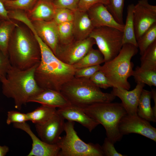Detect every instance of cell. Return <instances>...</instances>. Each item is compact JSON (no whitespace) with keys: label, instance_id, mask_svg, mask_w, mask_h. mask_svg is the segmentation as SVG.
Segmentation results:
<instances>
[{"label":"cell","instance_id":"obj_1","mask_svg":"<svg viewBox=\"0 0 156 156\" xmlns=\"http://www.w3.org/2000/svg\"><path fill=\"white\" fill-rule=\"evenodd\" d=\"M38 43L41 53L40 62L35 72V78L42 89L58 92L62 86L74 77L76 69L58 58L37 34L34 27L30 28Z\"/></svg>","mask_w":156,"mask_h":156},{"label":"cell","instance_id":"obj_2","mask_svg":"<svg viewBox=\"0 0 156 156\" xmlns=\"http://www.w3.org/2000/svg\"><path fill=\"white\" fill-rule=\"evenodd\" d=\"M37 65L24 70L11 66L6 76L0 78L3 94L13 99L14 107L18 110L43 90L38 86L35 78Z\"/></svg>","mask_w":156,"mask_h":156},{"label":"cell","instance_id":"obj_3","mask_svg":"<svg viewBox=\"0 0 156 156\" xmlns=\"http://www.w3.org/2000/svg\"><path fill=\"white\" fill-rule=\"evenodd\" d=\"M11 36L8 49L11 65L21 70L30 68L39 63L41 53L39 44L18 25Z\"/></svg>","mask_w":156,"mask_h":156},{"label":"cell","instance_id":"obj_4","mask_svg":"<svg viewBox=\"0 0 156 156\" xmlns=\"http://www.w3.org/2000/svg\"><path fill=\"white\" fill-rule=\"evenodd\" d=\"M60 92L71 104L79 107L112 102L116 97L111 93L103 92L90 79L74 77L62 86Z\"/></svg>","mask_w":156,"mask_h":156},{"label":"cell","instance_id":"obj_5","mask_svg":"<svg viewBox=\"0 0 156 156\" xmlns=\"http://www.w3.org/2000/svg\"><path fill=\"white\" fill-rule=\"evenodd\" d=\"M138 51V48L134 45L123 44L115 57L104 62L101 66L99 70L107 77L113 87H120L128 90L130 89L131 85L128 79L132 76L133 72V64L131 60Z\"/></svg>","mask_w":156,"mask_h":156},{"label":"cell","instance_id":"obj_6","mask_svg":"<svg viewBox=\"0 0 156 156\" xmlns=\"http://www.w3.org/2000/svg\"><path fill=\"white\" fill-rule=\"evenodd\" d=\"M80 107L103 126L107 137L114 144L120 141L123 135L119 130V125L122 117L127 114L121 103H100Z\"/></svg>","mask_w":156,"mask_h":156},{"label":"cell","instance_id":"obj_7","mask_svg":"<svg viewBox=\"0 0 156 156\" xmlns=\"http://www.w3.org/2000/svg\"><path fill=\"white\" fill-rule=\"evenodd\" d=\"M74 121L65 122L66 135L60 137L56 144L60 148L58 156H103L101 146L98 144L86 143L77 135Z\"/></svg>","mask_w":156,"mask_h":156},{"label":"cell","instance_id":"obj_8","mask_svg":"<svg viewBox=\"0 0 156 156\" xmlns=\"http://www.w3.org/2000/svg\"><path fill=\"white\" fill-rule=\"evenodd\" d=\"M89 37L94 40L103 56L105 62L115 57L123 45V31L112 27H94Z\"/></svg>","mask_w":156,"mask_h":156},{"label":"cell","instance_id":"obj_9","mask_svg":"<svg viewBox=\"0 0 156 156\" xmlns=\"http://www.w3.org/2000/svg\"><path fill=\"white\" fill-rule=\"evenodd\" d=\"M95 44L94 39L90 37L82 40H74L66 44H59L55 55L64 63L73 65L92 48Z\"/></svg>","mask_w":156,"mask_h":156},{"label":"cell","instance_id":"obj_10","mask_svg":"<svg viewBox=\"0 0 156 156\" xmlns=\"http://www.w3.org/2000/svg\"><path fill=\"white\" fill-rule=\"evenodd\" d=\"M133 19L136 40L146 30L156 23V6L148 0H139L134 5Z\"/></svg>","mask_w":156,"mask_h":156},{"label":"cell","instance_id":"obj_11","mask_svg":"<svg viewBox=\"0 0 156 156\" xmlns=\"http://www.w3.org/2000/svg\"><path fill=\"white\" fill-rule=\"evenodd\" d=\"M119 129L122 135L137 133L156 142V128L151 125L150 122L137 114H127L124 116L120 121Z\"/></svg>","mask_w":156,"mask_h":156},{"label":"cell","instance_id":"obj_12","mask_svg":"<svg viewBox=\"0 0 156 156\" xmlns=\"http://www.w3.org/2000/svg\"><path fill=\"white\" fill-rule=\"evenodd\" d=\"M57 112L44 123L36 124L35 128L41 140L49 144H55L64 131V120Z\"/></svg>","mask_w":156,"mask_h":156},{"label":"cell","instance_id":"obj_13","mask_svg":"<svg viewBox=\"0 0 156 156\" xmlns=\"http://www.w3.org/2000/svg\"><path fill=\"white\" fill-rule=\"evenodd\" d=\"M13 125L14 128L26 132L32 140L31 149L27 156H58L60 148L57 145L47 144L38 138L26 122L14 123Z\"/></svg>","mask_w":156,"mask_h":156},{"label":"cell","instance_id":"obj_14","mask_svg":"<svg viewBox=\"0 0 156 156\" xmlns=\"http://www.w3.org/2000/svg\"><path fill=\"white\" fill-rule=\"evenodd\" d=\"M32 22L39 36L55 55L59 44L57 25L53 20Z\"/></svg>","mask_w":156,"mask_h":156},{"label":"cell","instance_id":"obj_15","mask_svg":"<svg viewBox=\"0 0 156 156\" xmlns=\"http://www.w3.org/2000/svg\"><path fill=\"white\" fill-rule=\"evenodd\" d=\"M87 12L94 27H109L123 31L124 24L117 22L104 4H96L90 8Z\"/></svg>","mask_w":156,"mask_h":156},{"label":"cell","instance_id":"obj_16","mask_svg":"<svg viewBox=\"0 0 156 156\" xmlns=\"http://www.w3.org/2000/svg\"><path fill=\"white\" fill-rule=\"evenodd\" d=\"M145 84L137 83L135 88L129 91L120 87H113L111 92L116 97L121 100L127 113L133 115L137 114V108L139 99Z\"/></svg>","mask_w":156,"mask_h":156},{"label":"cell","instance_id":"obj_17","mask_svg":"<svg viewBox=\"0 0 156 156\" xmlns=\"http://www.w3.org/2000/svg\"><path fill=\"white\" fill-rule=\"evenodd\" d=\"M57 112L64 119L75 121L87 129L91 132L100 124L86 114L79 107L70 104L58 108Z\"/></svg>","mask_w":156,"mask_h":156},{"label":"cell","instance_id":"obj_18","mask_svg":"<svg viewBox=\"0 0 156 156\" xmlns=\"http://www.w3.org/2000/svg\"><path fill=\"white\" fill-rule=\"evenodd\" d=\"M29 102H35L50 107L62 108L71 104L60 92L44 89L31 98Z\"/></svg>","mask_w":156,"mask_h":156},{"label":"cell","instance_id":"obj_19","mask_svg":"<svg viewBox=\"0 0 156 156\" xmlns=\"http://www.w3.org/2000/svg\"><path fill=\"white\" fill-rule=\"evenodd\" d=\"M73 23L75 40H82L89 37L94 28L87 12L78 10L74 11Z\"/></svg>","mask_w":156,"mask_h":156},{"label":"cell","instance_id":"obj_20","mask_svg":"<svg viewBox=\"0 0 156 156\" xmlns=\"http://www.w3.org/2000/svg\"><path fill=\"white\" fill-rule=\"evenodd\" d=\"M56 8L50 0H38L29 11V15L33 21H49L53 20Z\"/></svg>","mask_w":156,"mask_h":156},{"label":"cell","instance_id":"obj_21","mask_svg":"<svg viewBox=\"0 0 156 156\" xmlns=\"http://www.w3.org/2000/svg\"><path fill=\"white\" fill-rule=\"evenodd\" d=\"M151 91L143 89L139 99L137 108V114L149 122H156L151 105Z\"/></svg>","mask_w":156,"mask_h":156},{"label":"cell","instance_id":"obj_22","mask_svg":"<svg viewBox=\"0 0 156 156\" xmlns=\"http://www.w3.org/2000/svg\"><path fill=\"white\" fill-rule=\"evenodd\" d=\"M134 5L131 4L127 8V15L123 31L122 44H132L138 47L133 19V10Z\"/></svg>","mask_w":156,"mask_h":156},{"label":"cell","instance_id":"obj_23","mask_svg":"<svg viewBox=\"0 0 156 156\" xmlns=\"http://www.w3.org/2000/svg\"><path fill=\"white\" fill-rule=\"evenodd\" d=\"M54 107L42 105L34 110L26 113L28 120L36 124H42L51 118L56 112Z\"/></svg>","mask_w":156,"mask_h":156},{"label":"cell","instance_id":"obj_24","mask_svg":"<svg viewBox=\"0 0 156 156\" xmlns=\"http://www.w3.org/2000/svg\"><path fill=\"white\" fill-rule=\"evenodd\" d=\"M105 62L103 56L99 49L93 48L73 66L77 69L100 64Z\"/></svg>","mask_w":156,"mask_h":156},{"label":"cell","instance_id":"obj_25","mask_svg":"<svg viewBox=\"0 0 156 156\" xmlns=\"http://www.w3.org/2000/svg\"><path fill=\"white\" fill-rule=\"evenodd\" d=\"M17 25L12 21H2L0 25V50L8 56V47L13 30Z\"/></svg>","mask_w":156,"mask_h":156},{"label":"cell","instance_id":"obj_26","mask_svg":"<svg viewBox=\"0 0 156 156\" xmlns=\"http://www.w3.org/2000/svg\"><path fill=\"white\" fill-rule=\"evenodd\" d=\"M132 76L137 83H143L150 87L156 86V70L145 69L137 66L133 70Z\"/></svg>","mask_w":156,"mask_h":156},{"label":"cell","instance_id":"obj_27","mask_svg":"<svg viewBox=\"0 0 156 156\" xmlns=\"http://www.w3.org/2000/svg\"><path fill=\"white\" fill-rule=\"evenodd\" d=\"M142 68L150 70H156V40L151 44L141 55Z\"/></svg>","mask_w":156,"mask_h":156},{"label":"cell","instance_id":"obj_28","mask_svg":"<svg viewBox=\"0 0 156 156\" xmlns=\"http://www.w3.org/2000/svg\"><path fill=\"white\" fill-rule=\"evenodd\" d=\"M156 40V23L151 26L137 40L138 48L142 55L146 49Z\"/></svg>","mask_w":156,"mask_h":156},{"label":"cell","instance_id":"obj_29","mask_svg":"<svg viewBox=\"0 0 156 156\" xmlns=\"http://www.w3.org/2000/svg\"><path fill=\"white\" fill-rule=\"evenodd\" d=\"M59 44L65 45L75 40L73 22H67L57 25Z\"/></svg>","mask_w":156,"mask_h":156},{"label":"cell","instance_id":"obj_30","mask_svg":"<svg viewBox=\"0 0 156 156\" xmlns=\"http://www.w3.org/2000/svg\"><path fill=\"white\" fill-rule=\"evenodd\" d=\"M109 3L105 5L109 11L118 23L124 24L123 11L125 0H108Z\"/></svg>","mask_w":156,"mask_h":156},{"label":"cell","instance_id":"obj_31","mask_svg":"<svg viewBox=\"0 0 156 156\" xmlns=\"http://www.w3.org/2000/svg\"><path fill=\"white\" fill-rule=\"evenodd\" d=\"M38 0H8L3 3L8 10H18L29 11Z\"/></svg>","mask_w":156,"mask_h":156},{"label":"cell","instance_id":"obj_32","mask_svg":"<svg viewBox=\"0 0 156 156\" xmlns=\"http://www.w3.org/2000/svg\"><path fill=\"white\" fill-rule=\"evenodd\" d=\"M74 11L66 8H56L53 20L57 25L73 22Z\"/></svg>","mask_w":156,"mask_h":156},{"label":"cell","instance_id":"obj_33","mask_svg":"<svg viewBox=\"0 0 156 156\" xmlns=\"http://www.w3.org/2000/svg\"><path fill=\"white\" fill-rule=\"evenodd\" d=\"M90 79L100 88L107 89L113 87L112 85L107 77L100 70L95 73Z\"/></svg>","mask_w":156,"mask_h":156},{"label":"cell","instance_id":"obj_34","mask_svg":"<svg viewBox=\"0 0 156 156\" xmlns=\"http://www.w3.org/2000/svg\"><path fill=\"white\" fill-rule=\"evenodd\" d=\"M27 121L26 114L14 110L8 112L6 122L8 125L12 123H23Z\"/></svg>","mask_w":156,"mask_h":156},{"label":"cell","instance_id":"obj_35","mask_svg":"<svg viewBox=\"0 0 156 156\" xmlns=\"http://www.w3.org/2000/svg\"><path fill=\"white\" fill-rule=\"evenodd\" d=\"M101 66L100 65H96L76 69L74 77L90 79L95 73L100 70Z\"/></svg>","mask_w":156,"mask_h":156},{"label":"cell","instance_id":"obj_36","mask_svg":"<svg viewBox=\"0 0 156 156\" xmlns=\"http://www.w3.org/2000/svg\"><path fill=\"white\" fill-rule=\"evenodd\" d=\"M114 144L107 138H106L103 143L101 146L104 156H124L118 152L115 149Z\"/></svg>","mask_w":156,"mask_h":156},{"label":"cell","instance_id":"obj_37","mask_svg":"<svg viewBox=\"0 0 156 156\" xmlns=\"http://www.w3.org/2000/svg\"><path fill=\"white\" fill-rule=\"evenodd\" d=\"M79 0H53L56 8H66L75 11L78 9Z\"/></svg>","mask_w":156,"mask_h":156},{"label":"cell","instance_id":"obj_38","mask_svg":"<svg viewBox=\"0 0 156 156\" xmlns=\"http://www.w3.org/2000/svg\"><path fill=\"white\" fill-rule=\"evenodd\" d=\"M98 3L107 5L108 0H79L78 9L79 11L87 12L92 6Z\"/></svg>","mask_w":156,"mask_h":156},{"label":"cell","instance_id":"obj_39","mask_svg":"<svg viewBox=\"0 0 156 156\" xmlns=\"http://www.w3.org/2000/svg\"><path fill=\"white\" fill-rule=\"evenodd\" d=\"M11 66L8 56L0 50V78L6 76Z\"/></svg>","mask_w":156,"mask_h":156},{"label":"cell","instance_id":"obj_40","mask_svg":"<svg viewBox=\"0 0 156 156\" xmlns=\"http://www.w3.org/2000/svg\"><path fill=\"white\" fill-rule=\"evenodd\" d=\"M0 19L2 21H12L8 15V10L5 8L3 2L0 0Z\"/></svg>","mask_w":156,"mask_h":156},{"label":"cell","instance_id":"obj_41","mask_svg":"<svg viewBox=\"0 0 156 156\" xmlns=\"http://www.w3.org/2000/svg\"><path fill=\"white\" fill-rule=\"evenodd\" d=\"M151 91V98L154 101V106L152 107L154 116L156 117V90L155 89H152Z\"/></svg>","mask_w":156,"mask_h":156},{"label":"cell","instance_id":"obj_42","mask_svg":"<svg viewBox=\"0 0 156 156\" xmlns=\"http://www.w3.org/2000/svg\"><path fill=\"white\" fill-rule=\"evenodd\" d=\"M9 147L5 145L1 146L0 145V156H5L9 151Z\"/></svg>","mask_w":156,"mask_h":156},{"label":"cell","instance_id":"obj_43","mask_svg":"<svg viewBox=\"0 0 156 156\" xmlns=\"http://www.w3.org/2000/svg\"><path fill=\"white\" fill-rule=\"evenodd\" d=\"M0 0L3 3L4 1H6L7 0Z\"/></svg>","mask_w":156,"mask_h":156},{"label":"cell","instance_id":"obj_44","mask_svg":"<svg viewBox=\"0 0 156 156\" xmlns=\"http://www.w3.org/2000/svg\"><path fill=\"white\" fill-rule=\"evenodd\" d=\"M2 20H1L0 19V25L1 22V21H2Z\"/></svg>","mask_w":156,"mask_h":156},{"label":"cell","instance_id":"obj_45","mask_svg":"<svg viewBox=\"0 0 156 156\" xmlns=\"http://www.w3.org/2000/svg\"><path fill=\"white\" fill-rule=\"evenodd\" d=\"M50 0L51 1H53V0Z\"/></svg>","mask_w":156,"mask_h":156},{"label":"cell","instance_id":"obj_46","mask_svg":"<svg viewBox=\"0 0 156 156\" xmlns=\"http://www.w3.org/2000/svg\"></svg>","mask_w":156,"mask_h":156}]
</instances>
